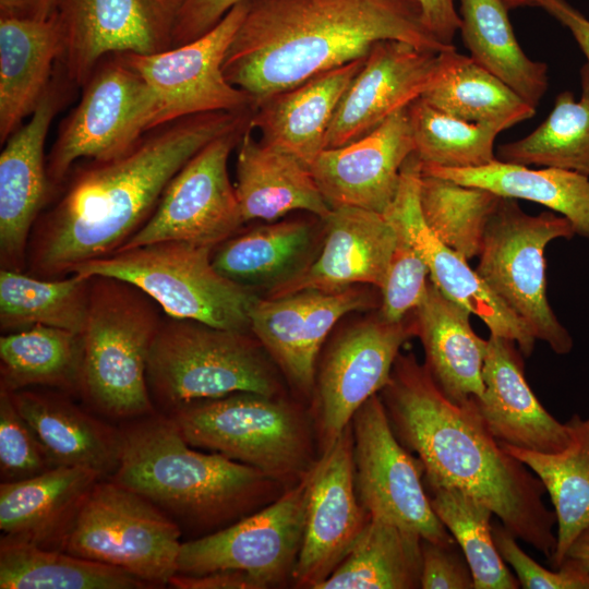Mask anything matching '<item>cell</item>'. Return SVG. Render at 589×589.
Masks as SVG:
<instances>
[{"instance_id":"cell-3","label":"cell","mask_w":589,"mask_h":589,"mask_svg":"<svg viewBox=\"0 0 589 589\" xmlns=\"http://www.w3.org/2000/svg\"><path fill=\"white\" fill-rule=\"evenodd\" d=\"M226 53L227 81L254 109L275 94L366 57L381 40L442 52L455 46L424 26L417 0H247Z\"/></svg>"},{"instance_id":"cell-36","label":"cell","mask_w":589,"mask_h":589,"mask_svg":"<svg viewBox=\"0 0 589 589\" xmlns=\"http://www.w3.org/2000/svg\"><path fill=\"white\" fill-rule=\"evenodd\" d=\"M459 32L470 57L537 108L548 86V65L531 60L515 36L502 0H458Z\"/></svg>"},{"instance_id":"cell-41","label":"cell","mask_w":589,"mask_h":589,"mask_svg":"<svg viewBox=\"0 0 589 589\" xmlns=\"http://www.w3.org/2000/svg\"><path fill=\"white\" fill-rule=\"evenodd\" d=\"M581 96L560 93L548 118L527 136L497 147L498 160L553 167L589 176V64L580 70Z\"/></svg>"},{"instance_id":"cell-32","label":"cell","mask_w":589,"mask_h":589,"mask_svg":"<svg viewBox=\"0 0 589 589\" xmlns=\"http://www.w3.org/2000/svg\"><path fill=\"white\" fill-rule=\"evenodd\" d=\"M61 52L55 13L47 20L0 17V143L31 117Z\"/></svg>"},{"instance_id":"cell-15","label":"cell","mask_w":589,"mask_h":589,"mask_svg":"<svg viewBox=\"0 0 589 589\" xmlns=\"http://www.w3.org/2000/svg\"><path fill=\"white\" fill-rule=\"evenodd\" d=\"M248 128L216 137L191 157L170 180L148 220L119 250L167 240L215 248L236 233L244 220L228 160Z\"/></svg>"},{"instance_id":"cell-53","label":"cell","mask_w":589,"mask_h":589,"mask_svg":"<svg viewBox=\"0 0 589 589\" xmlns=\"http://www.w3.org/2000/svg\"><path fill=\"white\" fill-rule=\"evenodd\" d=\"M59 0H0V17L47 20Z\"/></svg>"},{"instance_id":"cell-5","label":"cell","mask_w":589,"mask_h":589,"mask_svg":"<svg viewBox=\"0 0 589 589\" xmlns=\"http://www.w3.org/2000/svg\"><path fill=\"white\" fill-rule=\"evenodd\" d=\"M184 441L253 467L287 489L320 455L309 406L286 396L241 392L187 404L169 414Z\"/></svg>"},{"instance_id":"cell-50","label":"cell","mask_w":589,"mask_h":589,"mask_svg":"<svg viewBox=\"0 0 589 589\" xmlns=\"http://www.w3.org/2000/svg\"><path fill=\"white\" fill-rule=\"evenodd\" d=\"M168 585L177 589H264L255 577L239 569H220L196 576L176 574Z\"/></svg>"},{"instance_id":"cell-27","label":"cell","mask_w":589,"mask_h":589,"mask_svg":"<svg viewBox=\"0 0 589 589\" xmlns=\"http://www.w3.org/2000/svg\"><path fill=\"white\" fill-rule=\"evenodd\" d=\"M470 314L445 297L431 279L411 313L414 334L424 350L425 369L442 394L458 406L468 405L484 392L488 339L474 333Z\"/></svg>"},{"instance_id":"cell-13","label":"cell","mask_w":589,"mask_h":589,"mask_svg":"<svg viewBox=\"0 0 589 589\" xmlns=\"http://www.w3.org/2000/svg\"><path fill=\"white\" fill-rule=\"evenodd\" d=\"M351 426L356 492L370 516L431 542H456L431 507L421 461L395 436L378 394L357 410Z\"/></svg>"},{"instance_id":"cell-54","label":"cell","mask_w":589,"mask_h":589,"mask_svg":"<svg viewBox=\"0 0 589 589\" xmlns=\"http://www.w3.org/2000/svg\"><path fill=\"white\" fill-rule=\"evenodd\" d=\"M565 558H570L589 570V528L580 532L574 540Z\"/></svg>"},{"instance_id":"cell-4","label":"cell","mask_w":589,"mask_h":589,"mask_svg":"<svg viewBox=\"0 0 589 589\" xmlns=\"http://www.w3.org/2000/svg\"><path fill=\"white\" fill-rule=\"evenodd\" d=\"M121 434L120 462L109 479L149 501L194 538L235 524L287 490L253 467L196 450L165 413L130 420Z\"/></svg>"},{"instance_id":"cell-45","label":"cell","mask_w":589,"mask_h":589,"mask_svg":"<svg viewBox=\"0 0 589 589\" xmlns=\"http://www.w3.org/2000/svg\"><path fill=\"white\" fill-rule=\"evenodd\" d=\"M53 467L57 466L16 409L10 392L0 387L1 482L22 481Z\"/></svg>"},{"instance_id":"cell-44","label":"cell","mask_w":589,"mask_h":589,"mask_svg":"<svg viewBox=\"0 0 589 589\" xmlns=\"http://www.w3.org/2000/svg\"><path fill=\"white\" fill-rule=\"evenodd\" d=\"M408 117L414 154L422 166L471 168L496 159L494 142L502 130L449 116L425 103L413 100Z\"/></svg>"},{"instance_id":"cell-28","label":"cell","mask_w":589,"mask_h":589,"mask_svg":"<svg viewBox=\"0 0 589 589\" xmlns=\"http://www.w3.org/2000/svg\"><path fill=\"white\" fill-rule=\"evenodd\" d=\"M323 226L306 218L278 219L239 229L216 245L212 261L226 278L265 294L300 275L315 259Z\"/></svg>"},{"instance_id":"cell-18","label":"cell","mask_w":589,"mask_h":589,"mask_svg":"<svg viewBox=\"0 0 589 589\" xmlns=\"http://www.w3.org/2000/svg\"><path fill=\"white\" fill-rule=\"evenodd\" d=\"M248 3L236 4L201 37L153 55L122 53L157 98L156 127L216 111L253 110L252 97L230 84L223 70Z\"/></svg>"},{"instance_id":"cell-10","label":"cell","mask_w":589,"mask_h":589,"mask_svg":"<svg viewBox=\"0 0 589 589\" xmlns=\"http://www.w3.org/2000/svg\"><path fill=\"white\" fill-rule=\"evenodd\" d=\"M181 536L180 527L149 501L100 479L59 550L123 569L156 588L177 574Z\"/></svg>"},{"instance_id":"cell-17","label":"cell","mask_w":589,"mask_h":589,"mask_svg":"<svg viewBox=\"0 0 589 589\" xmlns=\"http://www.w3.org/2000/svg\"><path fill=\"white\" fill-rule=\"evenodd\" d=\"M375 290L358 285L256 299L250 311L251 333L299 400L309 406L317 360L330 330L348 313L380 308L381 292Z\"/></svg>"},{"instance_id":"cell-11","label":"cell","mask_w":589,"mask_h":589,"mask_svg":"<svg viewBox=\"0 0 589 589\" xmlns=\"http://www.w3.org/2000/svg\"><path fill=\"white\" fill-rule=\"evenodd\" d=\"M157 108L153 89L122 53L103 58L82 86L80 101L60 122L47 155L55 195L82 159L108 160L131 151L157 128Z\"/></svg>"},{"instance_id":"cell-39","label":"cell","mask_w":589,"mask_h":589,"mask_svg":"<svg viewBox=\"0 0 589 589\" xmlns=\"http://www.w3.org/2000/svg\"><path fill=\"white\" fill-rule=\"evenodd\" d=\"M0 588L143 589L153 587L123 569L2 534Z\"/></svg>"},{"instance_id":"cell-48","label":"cell","mask_w":589,"mask_h":589,"mask_svg":"<svg viewBox=\"0 0 589 589\" xmlns=\"http://www.w3.org/2000/svg\"><path fill=\"white\" fill-rule=\"evenodd\" d=\"M422 589H474L471 568L457 542L443 544L422 539Z\"/></svg>"},{"instance_id":"cell-23","label":"cell","mask_w":589,"mask_h":589,"mask_svg":"<svg viewBox=\"0 0 589 589\" xmlns=\"http://www.w3.org/2000/svg\"><path fill=\"white\" fill-rule=\"evenodd\" d=\"M438 53L399 40L375 43L336 109L325 149L366 135L420 98L436 74Z\"/></svg>"},{"instance_id":"cell-29","label":"cell","mask_w":589,"mask_h":589,"mask_svg":"<svg viewBox=\"0 0 589 589\" xmlns=\"http://www.w3.org/2000/svg\"><path fill=\"white\" fill-rule=\"evenodd\" d=\"M55 466L85 467L109 479L122 448L121 429L97 419L60 390L24 388L10 392Z\"/></svg>"},{"instance_id":"cell-22","label":"cell","mask_w":589,"mask_h":589,"mask_svg":"<svg viewBox=\"0 0 589 589\" xmlns=\"http://www.w3.org/2000/svg\"><path fill=\"white\" fill-rule=\"evenodd\" d=\"M407 107L366 135L316 157L310 171L330 208L350 206L382 215L387 211L402 165L414 153Z\"/></svg>"},{"instance_id":"cell-20","label":"cell","mask_w":589,"mask_h":589,"mask_svg":"<svg viewBox=\"0 0 589 589\" xmlns=\"http://www.w3.org/2000/svg\"><path fill=\"white\" fill-rule=\"evenodd\" d=\"M369 518L354 486L350 422L308 474L303 536L292 587L316 589L345 558Z\"/></svg>"},{"instance_id":"cell-47","label":"cell","mask_w":589,"mask_h":589,"mask_svg":"<svg viewBox=\"0 0 589 589\" xmlns=\"http://www.w3.org/2000/svg\"><path fill=\"white\" fill-rule=\"evenodd\" d=\"M492 534L498 553L514 569L521 588L589 589V570L577 562L565 558L556 570H551L531 558L503 525H492Z\"/></svg>"},{"instance_id":"cell-46","label":"cell","mask_w":589,"mask_h":589,"mask_svg":"<svg viewBox=\"0 0 589 589\" xmlns=\"http://www.w3.org/2000/svg\"><path fill=\"white\" fill-rule=\"evenodd\" d=\"M395 231L396 243L380 290L377 311L388 322L406 320L422 301L430 280L429 267L420 253L402 232Z\"/></svg>"},{"instance_id":"cell-8","label":"cell","mask_w":589,"mask_h":589,"mask_svg":"<svg viewBox=\"0 0 589 589\" xmlns=\"http://www.w3.org/2000/svg\"><path fill=\"white\" fill-rule=\"evenodd\" d=\"M213 250L184 241H158L88 261L73 273L128 281L167 316L251 332L250 311L260 296L223 276L213 264Z\"/></svg>"},{"instance_id":"cell-24","label":"cell","mask_w":589,"mask_h":589,"mask_svg":"<svg viewBox=\"0 0 589 589\" xmlns=\"http://www.w3.org/2000/svg\"><path fill=\"white\" fill-rule=\"evenodd\" d=\"M518 346L490 334L483 365V394L470 402L500 443L542 454L564 450L572 441L568 423L555 419L530 388Z\"/></svg>"},{"instance_id":"cell-26","label":"cell","mask_w":589,"mask_h":589,"mask_svg":"<svg viewBox=\"0 0 589 589\" xmlns=\"http://www.w3.org/2000/svg\"><path fill=\"white\" fill-rule=\"evenodd\" d=\"M365 57L318 73L273 95L253 111L250 128L261 141L290 153L310 168L325 149L336 109Z\"/></svg>"},{"instance_id":"cell-19","label":"cell","mask_w":589,"mask_h":589,"mask_svg":"<svg viewBox=\"0 0 589 589\" xmlns=\"http://www.w3.org/2000/svg\"><path fill=\"white\" fill-rule=\"evenodd\" d=\"M75 88L56 65L36 110L3 144L0 154L1 268L26 272L31 232L55 196L47 172V134Z\"/></svg>"},{"instance_id":"cell-12","label":"cell","mask_w":589,"mask_h":589,"mask_svg":"<svg viewBox=\"0 0 589 589\" xmlns=\"http://www.w3.org/2000/svg\"><path fill=\"white\" fill-rule=\"evenodd\" d=\"M413 336L411 314L388 322L377 312L340 330L321 351L309 402L320 456L357 410L387 385L400 348Z\"/></svg>"},{"instance_id":"cell-55","label":"cell","mask_w":589,"mask_h":589,"mask_svg":"<svg viewBox=\"0 0 589 589\" xmlns=\"http://www.w3.org/2000/svg\"><path fill=\"white\" fill-rule=\"evenodd\" d=\"M542 0H502L508 10L525 8V7H539Z\"/></svg>"},{"instance_id":"cell-40","label":"cell","mask_w":589,"mask_h":589,"mask_svg":"<svg viewBox=\"0 0 589 589\" xmlns=\"http://www.w3.org/2000/svg\"><path fill=\"white\" fill-rule=\"evenodd\" d=\"M91 277L80 274L43 278L26 272L0 271V329L3 334L37 324L82 334Z\"/></svg>"},{"instance_id":"cell-25","label":"cell","mask_w":589,"mask_h":589,"mask_svg":"<svg viewBox=\"0 0 589 589\" xmlns=\"http://www.w3.org/2000/svg\"><path fill=\"white\" fill-rule=\"evenodd\" d=\"M323 230L320 250L311 264L264 297L358 285L381 290L396 243V231L385 216L358 207H335L323 219Z\"/></svg>"},{"instance_id":"cell-33","label":"cell","mask_w":589,"mask_h":589,"mask_svg":"<svg viewBox=\"0 0 589 589\" xmlns=\"http://www.w3.org/2000/svg\"><path fill=\"white\" fill-rule=\"evenodd\" d=\"M422 173L538 203L567 218L575 235L589 240V176L553 167L532 169L497 158L471 168L422 166Z\"/></svg>"},{"instance_id":"cell-2","label":"cell","mask_w":589,"mask_h":589,"mask_svg":"<svg viewBox=\"0 0 589 589\" xmlns=\"http://www.w3.org/2000/svg\"><path fill=\"white\" fill-rule=\"evenodd\" d=\"M378 395L395 436L421 461L423 480L478 498L517 539L551 558L556 518L541 480L492 436L471 402L449 401L412 352L398 354Z\"/></svg>"},{"instance_id":"cell-7","label":"cell","mask_w":589,"mask_h":589,"mask_svg":"<svg viewBox=\"0 0 589 589\" xmlns=\"http://www.w3.org/2000/svg\"><path fill=\"white\" fill-rule=\"evenodd\" d=\"M165 313L134 285L92 276L80 395L96 411L134 420L156 412L146 369Z\"/></svg>"},{"instance_id":"cell-37","label":"cell","mask_w":589,"mask_h":589,"mask_svg":"<svg viewBox=\"0 0 589 589\" xmlns=\"http://www.w3.org/2000/svg\"><path fill=\"white\" fill-rule=\"evenodd\" d=\"M422 538L370 516L340 564L316 589L420 588Z\"/></svg>"},{"instance_id":"cell-49","label":"cell","mask_w":589,"mask_h":589,"mask_svg":"<svg viewBox=\"0 0 589 589\" xmlns=\"http://www.w3.org/2000/svg\"><path fill=\"white\" fill-rule=\"evenodd\" d=\"M243 0H184L173 36V47L192 41L215 27Z\"/></svg>"},{"instance_id":"cell-6","label":"cell","mask_w":589,"mask_h":589,"mask_svg":"<svg viewBox=\"0 0 589 589\" xmlns=\"http://www.w3.org/2000/svg\"><path fill=\"white\" fill-rule=\"evenodd\" d=\"M146 381L155 409L165 414L241 392L288 395L283 374L251 332L167 315L149 350Z\"/></svg>"},{"instance_id":"cell-38","label":"cell","mask_w":589,"mask_h":589,"mask_svg":"<svg viewBox=\"0 0 589 589\" xmlns=\"http://www.w3.org/2000/svg\"><path fill=\"white\" fill-rule=\"evenodd\" d=\"M82 334L37 324L0 337V387H46L80 394Z\"/></svg>"},{"instance_id":"cell-42","label":"cell","mask_w":589,"mask_h":589,"mask_svg":"<svg viewBox=\"0 0 589 589\" xmlns=\"http://www.w3.org/2000/svg\"><path fill=\"white\" fill-rule=\"evenodd\" d=\"M432 509L461 549L473 575L474 589H518L494 543L493 512L452 485L423 480Z\"/></svg>"},{"instance_id":"cell-14","label":"cell","mask_w":589,"mask_h":589,"mask_svg":"<svg viewBox=\"0 0 589 589\" xmlns=\"http://www.w3.org/2000/svg\"><path fill=\"white\" fill-rule=\"evenodd\" d=\"M306 478L235 524L183 541L177 574L239 569L255 577L264 589L292 585L303 536Z\"/></svg>"},{"instance_id":"cell-21","label":"cell","mask_w":589,"mask_h":589,"mask_svg":"<svg viewBox=\"0 0 589 589\" xmlns=\"http://www.w3.org/2000/svg\"><path fill=\"white\" fill-rule=\"evenodd\" d=\"M422 164L412 153L404 163L397 194L383 214L402 232L426 263L431 281L452 301L478 316L490 334L514 341L524 358L536 337L529 327L488 287L468 261L444 244L426 226L419 200Z\"/></svg>"},{"instance_id":"cell-9","label":"cell","mask_w":589,"mask_h":589,"mask_svg":"<svg viewBox=\"0 0 589 589\" xmlns=\"http://www.w3.org/2000/svg\"><path fill=\"white\" fill-rule=\"evenodd\" d=\"M575 236L569 220L554 212L529 215L517 200L501 197L483 238L477 274L529 327L536 339L557 354L573 348V338L546 298L544 250L555 239Z\"/></svg>"},{"instance_id":"cell-34","label":"cell","mask_w":589,"mask_h":589,"mask_svg":"<svg viewBox=\"0 0 589 589\" xmlns=\"http://www.w3.org/2000/svg\"><path fill=\"white\" fill-rule=\"evenodd\" d=\"M420 98L449 116L502 131L536 115L534 107L455 48L438 53L436 74Z\"/></svg>"},{"instance_id":"cell-31","label":"cell","mask_w":589,"mask_h":589,"mask_svg":"<svg viewBox=\"0 0 589 589\" xmlns=\"http://www.w3.org/2000/svg\"><path fill=\"white\" fill-rule=\"evenodd\" d=\"M103 477L85 467L57 466L0 484L2 534L58 549L86 496Z\"/></svg>"},{"instance_id":"cell-52","label":"cell","mask_w":589,"mask_h":589,"mask_svg":"<svg viewBox=\"0 0 589 589\" xmlns=\"http://www.w3.org/2000/svg\"><path fill=\"white\" fill-rule=\"evenodd\" d=\"M540 8L570 32L589 64V19L567 0H542Z\"/></svg>"},{"instance_id":"cell-43","label":"cell","mask_w":589,"mask_h":589,"mask_svg":"<svg viewBox=\"0 0 589 589\" xmlns=\"http://www.w3.org/2000/svg\"><path fill=\"white\" fill-rule=\"evenodd\" d=\"M420 208L429 229L467 261L479 256L488 223L501 196L472 185L421 175Z\"/></svg>"},{"instance_id":"cell-35","label":"cell","mask_w":589,"mask_h":589,"mask_svg":"<svg viewBox=\"0 0 589 589\" xmlns=\"http://www.w3.org/2000/svg\"><path fill=\"white\" fill-rule=\"evenodd\" d=\"M572 441L562 452L542 454L500 443L542 482L556 518V546L549 560L557 568L574 540L589 528V416L567 421Z\"/></svg>"},{"instance_id":"cell-1","label":"cell","mask_w":589,"mask_h":589,"mask_svg":"<svg viewBox=\"0 0 589 589\" xmlns=\"http://www.w3.org/2000/svg\"><path fill=\"white\" fill-rule=\"evenodd\" d=\"M252 110L190 116L148 131L128 153L79 161L31 232L26 273L58 278L121 249L175 175L209 142L250 125Z\"/></svg>"},{"instance_id":"cell-16","label":"cell","mask_w":589,"mask_h":589,"mask_svg":"<svg viewBox=\"0 0 589 589\" xmlns=\"http://www.w3.org/2000/svg\"><path fill=\"white\" fill-rule=\"evenodd\" d=\"M184 0H59L57 67L77 88L112 53L153 55L172 48Z\"/></svg>"},{"instance_id":"cell-51","label":"cell","mask_w":589,"mask_h":589,"mask_svg":"<svg viewBox=\"0 0 589 589\" xmlns=\"http://www.w3.org/2000/svg\"><path fill=\"white\" fill-rule=\"evenodd\" d=\"M417 2L428 31L444 45L454 46V37L460 27L456 7L458 0H417Z\"/></svg>"},{"instance_id":"cell-30","label":"cell","mask_w":589,"mask_h":589,"mask_svg":"<svg viewBox=\"0 0 589 589\" xmlns=\"http://www.w3.org/2000/svg\"><path fill=\"white\" fill-rule=\"evenodd\" d=\"M235 190L244 224L278 220L294 211L324 219L332 211L310 168L256 140L250 125L237 146Z\"/></svg>"}]
</instances>
